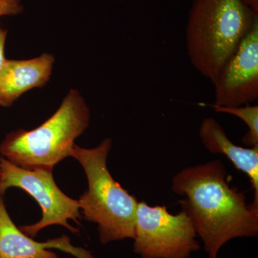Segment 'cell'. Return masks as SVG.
Returning a JSON list of instances; mask_svg holds the SVG:
<instances>
[{"instance_id":"cell-8","label":"cell","mask_w":258,"mask_h":258,"mask_svg":"<svg viewBox=\"0 0 258 258\" xmlns=\"http://www.w3.org/2000/svg\"><path fill=\"white\" fill-rule=\"evenodd\" d=\"M4 195H0V258H58L48 248H57L77 258H95L88 251L74 247L69 237L39 242L18 228L5 208Z\"/></svg>"},{"instance_id":"cell-6","label":"cell","mask_w":258,"mask_h":258,"mask_svg":"<svg viewBox=\"0 0 258 258\" xmlns=\"http://www.w3.org/2000/svg\"><path fill=\"white\" fill-rule=\"evenodd\" d=\"M0 195H4L10 187H18L35 199L42 209L41 220L31 225L21 226L20 230L30 237L50 225H62L76 234L77 229L70 225L68 220L79 224V200L69 198L56 184L52 171L48 169H26L10 162L0 156Z\"/></svg>"},{"instance_id":"cell-15","label":"cell","mask_w":258,"mask_h":258,"mask_svg":"<svg viewBox=\"0 0 258 258\" xmlns=\"http://www.w3.org/2000/svg\"><path fill=\"white\" fill-rule=\"evenodd\" d=\"M0 176H1V171H0Z\"/></svg>"},{"instance_id":"cell-3","label":"cell","mask_w":258,"mask_h":258,"mask_svg":"<svg viewBox=\"0 0 258 258\" xmlns=\"http://www.w3.org/2000/svg\"><path fill=\"white\" fill-rule=\"evenodd\" d=\"M112 140L105 139L98 147L84 149L74 144L71 157L79 161L88 180L87 191L80 197L83 218L98 225L100 241L106 244L134 238L139 202L112 177L107 158Z\"/></svg>"},{"instance_id":"cell-1","label":"cell","mask_w":258,"mask_h":258,"mask_svg":"<svg viewBox=\"0 0 258 258\" xmlns=\"http://www.w3.org/2000/svg\"><path fill=\"white\" fill-rule=\"evenodd\" d=\"M171 189L184 198L181 210L192 222L209 258L230 240L258 235V210L246 196L231 187L225 165L212 160L189 166L173 177Z\"/></svg>"},{"instance_id":"cell-11","label":"cell","mask_w":258,"mask_h":258,"mask_svg":"<svg viewBox=\"0 0 258 258\" xmlns=\"http://www.w3.org/2000/svg\"><path fill=\"white\" fill-rule=\"evenodd\" d=\"M215 111L227 113L240 118L245 123L248 132L242 138V142L249 147L258 146V106L247 104L238 107H223L211 104Z\"/></svg>"},{"instance_id":"cell-9","label":"cell","mask_w":258,"mask_h":258,"mask_svg":"<svg viewBox=\"0 0 258 258\" xmlns=\"http://www.w3.org/2000/svg\"><path fill=\"white\" fill-rule=\"evenodd\" d=\"M55 59L50 53L29 60H8L0 73V106L10 107L23 93L50 81Z\"/></svg>"},{"instance_id":"cell-10","label":"cell","mask_w":258,"mask_h":258,"mask_svg":"<svg viewBox=\"0 0 258 258\" xmlns=\"http://www.w3.org/2000/svg\"><path fill=\"white\" fill-rule=\"evenodd\" d=\"M199 136L208 152L225 156L237 170L248 176L254 189L251 205L258 210V146L243 148L236 145L228 138L223 127L211 117L203 120Z\"/></svg>"},{"instance_id":"cell-12","label":"cell","mask_w":258,"mask_h":258,"mask_svg":"<svg viewBox=\"0 0 258 258\" xmlns=\"http://www.w3.org/2000/svg\"><path fill=\"white\" fill-rule=\"evenodd\" d=\"M23 11L22 0H0V17L18 15Z\"/></svg>"},{"instance_id":"cell-4","label":"cell","mask_w":258,"mask_h":258,"mask_svg":"<svg viewBox=\"0 0 258 258\" xmlns=\"http://www.w3.org/2000/svg\"><path fill=\"white\" fill-rule=\"evenodd\" d=\"M90 119L84 98L78 90L71 89L57 111L40 126L8 134L0 144V154L23 169L52 171L71 157L75 140L88 128Z\"/></svg>"},{"instance_id":"cell-7","label":"cell","mask_w":258,"mask_h":258,"mask_svg":"<svg viewBox=\"0 0 258 258\" xmlns=\"http://www.w3.org/2000/svg\"><path fill=\"white\" fill-rule=\"evenodd\" d=\"M212 84L216 106L238 107L257 101L258 18Z\"/></svg>"},{"instance_id":"cell-2","label":"cell","mask_w":258,"mask_h":258,"mask_svg":"<svg viewBox=\"0 0 258 258\" xmlns=\"http://www.w3.org/2000/svg\"><path fill=\"white\" fill-rule=\"evenodd\" d=\"M257 18L241 0H194L185 33L193 67L213 83Z\"/></svg>"},{"instance_id":"cell-5","label":"cell","mask_w":258,"mask_h":258,"mask_svg":"<svg viewBox=\"0 0 258 258\" xmlns=\"http://www.w3.org/2000/svg\"><path fill=\"white\" fill-rule=\"evenodd\" d=\"M186 212L172 215L165 206L140 202L136 217L134 251L142 258H189L200 249Z\"/></svg>"},{"instance_id":"cell-14","label":"cell","mask_w":258,"mask_h":258,"mask_svg":"<svg viewBox=\"0 0 258 258\" xmlns=\"http://www.w3.org/2000/svg\"><path fill=\"white\" fill-rule=\"evenodd\" d=\"M246 6L258 13V0H241Z\"/></svg>"},{"instance_id":"cell-13","label":"cell","mask_w":258,"mask_h":258,"mask_svg":"<svg viewBox=\"0 0 258 258\" xmlns=\"http://www.w3.org/2000/svg\"><path fill=\"white\" fill-rule=\"evenodd\" d=\"M8 30L2 26L0 23V73L4 67L7 59L5 56V42H6L7 36H8Z\"/></svg>"}]
</instances>
